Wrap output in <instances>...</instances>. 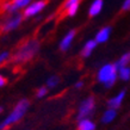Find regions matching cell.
I'll return each mask as SVG.
<instances>
[{
    "instance_id": "cell-1",
    "label": "cell",
    "mask_w": 130,
    "mask_h": 130,
    "mask_svg": "<svg viewBox=\"0 0 130 130\" xmlns=\"http://www.w3.org/2000/svg\"><path fill=\"white\" fill-rule=\"evenodd\" d=\"M41 50V42L38 38H28L17 48L12 55V61L16 64H24L31 61Z\"/></svg>"
},
{
    "instance_id": "cell-2",
    "label": "cell",
    "mask_w": 130,
    "mask_h": 130,
    "mask_svg": "<svg viewBox=\"0 0 130 130\" xmlns=\"http://www.w3.org/2000/svg\"><path fill=\"white\" fill-rule=\"evenodd\" d=\"M29 107H30L29 99L23 98L18 100L16 103V105L12 107V110L10 111V113H7L4 119L0 121V130H7L10 126L20 122L25 117L26 112L29 111Z\"/></svg>"
},
{
    "instance_id": "cell-3",
    "label": "cell",
    "mask_w": 130,
    "mask_h": 130,
    "mask_svg": "<svg viewBox=\"0 0 130 130\" xmlns=\"http://www.w3.org/2000/svg\"><path fill=\"white\" fill-rule=\"evenodd\" d=\"M118 79V68L116 63H105L97 72V81L104 87L111 88Z\"/></svg>"
},
{
    "instance_id": "cell-4",
    "label": "cell",
    "mask_w": 130,
    "mask_h": 130,
    "mask_svg": "<svg viewBox=\"0 0 130 130\" xmlns=\"http://www.w3.org/2000/svg\"><path fill=\"white\" fill-rule=\"evenodd\" d=\"M23 20H24V17H23V13H22V12L7 14L4 19L0 22V30L4 32V34L14 31V30L20 28Z\"/></svg>"
},
{
    "instance_id": "cell-5",
    "label": "cell",
    "mask_w": 130,
    "mask_h": 130,
    "mask_svg": "<svg viewBox=\"0 0 130 130\" xmlns=\"http://www.w3.org/2000/svg\"><path fill=\"white\" fill-rule=\"evenodd\" d=\"M95 110V98L93 95H88L86 98H84L81 103L78 106L76 111V119H83V118H90V116Z\"/></svg>"
},
{
    "instance_id": "cell-6",
    "label": "cell",
    "mask_w": 130,
    "mask_h": 130,
    "mask_svg": "<svg viewBox=\"0 0 130 130\" xmlns=\"http://www.w3.org/2000/svg\"><path fill=\"white\" fill-rule=\"evenodd\" d=\"M47 5H48L47 0H34L31 4L22 12L24 19H29V18H34V17L38 16L40 13H42L44 11Z\"/></svg>"
},
{
    "instance_id": "cell-7",
    "label": "cell",
    "mask_w": 130,
    "mask_h": 130,
    "mask_svg": "<svg viewBox=\"0 0 130 130\" xmlns=\"http://www.w3.org/2000/svg\"><path fill=\"white\" fill-rule=\"evenodd\" d=\"M34 0H8L3 5V10H4L7 14L12 13H18V12H23L29 5L31 4Z\"/></svg>"
},
{
    "instance_id": "cell-8",
    "label": "cell",
    "mask_w": 130,
    "mask_h": 130,
    "mask_svg": "<svg viewBox=\"0 0 130 130\" xmlns=\"http://www.w3.org/2000/svg\"><path fill=\"white\" fill-rule=\"evenodd\" d=\"M75 36H76V30H75V29L68 30V31L63 35L61 41H60V43H59L60 50L62 51V53H67V51L72 48V45H73V42H74V40H75Z\"/></svg>"
},
{
    "instance_id": "cell-9",
    "label": "cell",
    "mask_w": 130,
    "mask_h": 130,
    "mask_svg": "<svg viewBox=\"0 0 130 130\" xmlns=\"http://www.w3.org/2000/svg\"><path fill=\"white\" fill-rule=\"evenodd\" d=\"M111 32H112V28L111 26H103L102 29H99L97 34L94 36V40L95 42L98 44H104L106 43L107 41L110 40V36H111Z\"/></svg>"
},
{
    "instance_id": "cell-10",
    "label": "cell",
    "mask_w": 130,
    "mask_h": 130,
    "mask_svg": "<svg viewBox=\"0 0 130 130\" xmlns=\"http://www.w3.org/2000/svg\"><path fill=\"white\" fill-rule=\"evenodd\" d=\"M97 45H98V43L95 42L94 38H92V40H87L86 42L84 43L81 50H80V56H81L83 59H88V57L93 54V51L95 50Z\"/></svg>"
},
{
    "instance_id": "cell-11",
    "label": "cell",
    "mask_w": 130,
    "mask_h": 130,
    "mask_svg": "<svg viewBox=\"0 0 130 130\" xmlns=\"http://www.w3.org/2000/svg\"><path fill=\"white\" fill-rule=\"evenodd\" d=\"M103 8H104V0H93L88 7V11H87L88 17L94 18V17L99 16L102 13Z\"/></svg>"
},
{
    "instance_id": "cell-12",
    "label": "cell",
    "mask_w": 130,
    "mask_h": 130,
    "mask_svg": "<svg viewBox=\"0 0 130 130\" xmlns=\"http://www.w3.org/2000/svg\"><path fill=\"white\" fill-rule=\"evenodd\" d=\"M125 90H122L121 92H118L116 95L113 97H111L109 100H107V106L111 107V109H115V110H117L121 105H122L123 100L125 98Z\"/></svg>"
},
{
    "instance_id": "cell-13",
    "label": "cell",
    "mask_w": 130,
    "mask_h": 130,
    "mask_svg": "<svg viewBox=\"0 0 130 130\" xmlns=\"http://www.w3.org/2000/svg\"><path fill=\"white\" fill-rule=\"evenodd\" d=\"M97 124H95L91 118H83L79 119L76 123V130H95Z\"/></svg>"
},
{
    "instance_id": "cell-14",
    "label": "cell",
    "mask_w": 130,
    "mask_h": 130,
    "mask_svg": "<svg viewBox=\"0 0 130 130\" xmlns=\"http://www.w3.org/2000/svg\"><path fill=\"white\" fill-rule=\"evenodd\" d=\"M116 117H117V110L107 107L102 115V123L103 124H110L111 122H113Z\"/></svg>"
},
{
    "instance_id": "cell-15",
    "label": "cell",
    "mask_w": 130,
    "mask_h": 130,
    "mask_svg": "<svg viewBox=\"0 0 130 130\" xmlns=\"http://www.w3.org/2000/svg\"><path fill=\"white\" fill-rule=\"evenodd\" d=\"M60 81H61V79H60L59 75H49L47 78V80H45V86L48 87V90H54V88H56V87L60 85Z\"/></svg>"
},
{
    "instance_id": "cell-16",
    "label": "cell",
    "mask_w": 130,
    "mask_h": 130,
    "mask_svg": "<svg viewBox=\"0 0 130 130\" xmlns=\"http://www.w3.org/2000/svg\"><path fill=\"white\" fill-rule=\"evenodd\" d=\"M130 64V51L129 53H124L121 57L118 59V61L116 62L117 68H122V67H128Z\"/></svg>"
},
{
    "instance_id": "cell-17",
    "label": "cell",
    "mask_w": 130,
    "mask_h": 130,
    "mask_svg": "<svg viewBox=\"0 0 130 130\" xmlns=\"http://www.w3.org/2000/svg\"><path fill=\"white\" fill-rule=\"evenodd\" d=\"M118 78L122 81H129L130 80V66L118 68Z\"/></svg>"
},
{
    "instance_id": "cell-18",
    "label": "cell",
    "mask_w": 130,
    "mask_h": 130,
    "mask_svg": "<svg viewBox=\"0 0 130 130\" xmlns=\"http://www.w3.org/2000/svg\"><path fill=\"white\" fill-rule=\"evenodd\" d=\"M48 93H49L48 87L45 86V85H44V86H41V87L37 88V91H36V98L37 99H43L48 95Z\"/></svg>"
},
{
    "instance_id": "cell-19",
    "label": "cell",
    "mask_w": 130,
    "mask_h": 130,
    "mask_svg": "<svg viewBox=\"0 0 130 130\" xmlns=\"http://www.w3.org/2000/svg\"><path fill=\"white\" fill-rule=\"evenodd\" d=\"M11 53L8 50H4V51H0V66H3L4 63H6L8 60L11 59Z\"/></svg>"
},
{
    "instance_id": "cell-20",
    "label": "cell",
    "mask_w": 130,
    "mask_h": 130,
    "mask_svg": "<svg viewBox=\"0 0 130 130\" xmlns=\"http://www.w3.org/2000/svg\"><path fill=\"white\" fill-rule=\"evenodd\" d=\"M79 7H80V5H74V6H71L69 8H67V10H66V14H67L68 17L76 16V13H78V11H79Z\"/></svg>"
},
{
    "instance_id": "cell-21",
    "label": "cell",
    "mask_w": 130,
    "mask_h": 130,
    "mask_svg": "<svg viewBox=\"0 0 130 130\" xmlns=\"http://www.w3.org/2000/svg\"><path fill=\"white\" fill-rule=\"evenodd\" d=\"M81 0H64L63 3V10L66 11L67 8H69L71 6H74V5H80Z\"/></svg>"
},
{
    "instance_id": "cell-22",
    "label": "cell",
    "mask_w": 130,
    "mask_h": 130,
    "mask_svg": "<svg viewBox=\"0 0 130 130\" xmlns=\"http://www.w3.org/2000/svg\"><path fill=\"white\" fill-rule=\"evenodd\" d=\"M122 11L126 12V11H130V0H124L122 3Z\"/></svg>"
},
{
    "instance_id": "cell-23",
    "label": "cell",
    "mask_w": 130,
    "mask_h": 130,
    "mask_svg": "<svg viewBox=\"0 0 130 130\" xmlns=\"http://www.w3.org/2000/svg\"><path fill=\"white\" fill-rule=\"evenodd\" d=\"M84 85H85V84H84L83 80H79V81H76V83L74 84V88H76V90H81V88L84 87Z\"/></svg>"
},
{
    "instance_id": "cell-24",
    "label": "cell",
    "mask_w": 130,
    "mask_h": 130,
    "mask_svg": "<svg viewBox=\"0 0 130 130\" xmlns=\"http://www.w3.org/2000/svg\"><path fill=\"white\" fill-rule=\"evenodd\" d=\"M6 83H7V79L3 74H0V87H4L6 85Z\"/></svg>"
},
{
    "instance_id": "cell-25",
    "label": "cell",
    "mask_w": 130,
    "mask_h": 130,
    "mask_svg": "<svg viewBox=\"0 0 130 130\" xmlns=\"http://www.w3.org/2000/svg\"><path fill=\"white\" fill-rule=\"evenodd\" d=\"M3 112H4V106L0 105V113H3Z\"/></svg>"
}]
</instances>
